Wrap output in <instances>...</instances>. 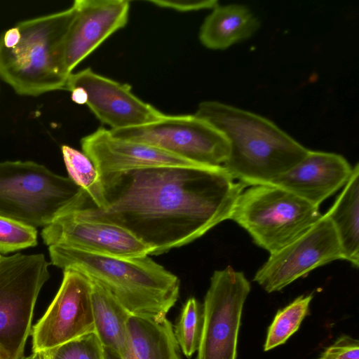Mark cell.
Segmentation results:
<instances>
[{
    "label": "cell",
    "instance_id": "1",
    "mask_svg": "<svg viewBox=\"0 0 359 359\" xmlns=\"http://www.w3.org/2000/svg\"><path fill=\"white\" fill-rule=\"evenodd\" d=\"M104 204L74 212L118 225L160 255L229 219L247 187L223 167L169 165L102 175Z\"/></svg>",
    "mask_w": 359,
    "mask_h": 359
},
{
    "label": "cell",
    "instance_id": "2",
    "mask_svg": "<svg viewBox=\"0 0 359 359\" xmlns=\"http://www.w3.org/2000/svg\"><path fill=\"white\" fill-rule=\"evenodd\" d=\"M194 115L224 135L229 154L223 167L247 187L269 184L309 151L271 121L225 103L202 102Z\"/></svg>",
    "mask_w": 359,
    "mask_h": 359
},
{
    "label": "cell",
    "instance_id": "3",
    "mask_svg": "<svg viewBox=\"0 0 359 359\" xmlns=\"http://www.w3.org/2000/svg\"><path fill=\"white\" fill-rule=\"evenodd\" d=\"M48 250L52 264L87 276L131 316L164 319L178 299V277L149 255L120 257L59 245L49 246Z\"/></svg>",
    "mask_w": 359,
    "mask_h": 359
},
{
    "label": "cell",
    "instance_id": "4",
    "mask_svg": "<svg viewBox=\"0 0 359 359\" xmlns=\"http://www.w3.org/2000/svg\"><path fill=\"white\" fill-rule=\"evenodd\" d=\"M76 6L17 23L0 35V77L19 95L65 89L62 46Z\"/></svg>",
    "mask_w": 359,
    "mask_h": 359
},
{
    "label": "cell",
    "instance_id": "5",
    "mask_svg": "<svg viewBox=\"0 0 359 359\" xmlns=\"http://www.w3.org/2000/svg\"><path fill=\"white\" fill-rule=\"evenodd\" d=\"M88 195L69 177L33 161L0 163V216L33 227L81 208Z\"/></svg>",
    "mask_w": 359,
    "mask_h": 359
},
{
    "label": "cell",
    "instance_id": "6",
    "mask_svg": "<svg viewBox=\"0 0 359 359\" xmlns=\"http://www.w3.org/2000/svg\"><path fill=\"white\" fill-rule=\"evenodd\" d=\"M322 216L319 208L273 184H257L238 196L229 219L272 254L306 232Z\"/></svg>",
    "mask_w": 359,
    "mask_h": 359
},
{
    "label": "cell",
    "instance_id": "7",
    "mask_svg": "<svg viewBox=\"0 0 359 359\" xmlns=\"http://www.w3.org/2000/svg\"><path fill=\"white\" fill-rule=\"evenodd\" d=\"M43 254L0 255V359H22L35 304L50 278Z\"/></svg>",
    "mask_w": 359,
    "mask_h": 359
},
{
    "label": "cell",
    "instance_id": "8",
    "mask_svg": "<svg viewBox=\"0 0 359 359\" xmlns=\"http://www.w3.org/2000/svg\"><path fill=\"white\" fill-rule=\"evenodd\" d=\"M109 131L115 137L149 144L203 166L222 167L229 154L224 135L194 114H165L145 125Z\"/></svg>",
    "mask_w": 359,
    "mask_h": 359
},
{
    "label": "cell",
    "instance_id": "9",
    "mask_svg": "<svg viewBox=\"0 0 359 359\" xmlns=\"http://www.w3.org/2000/svg\"><path fill=\"white\" fill-rule=\"evenodd\" d=\"M251 285L242 271L216 270L204 297L197 359H236L243 306Z\"/></svg>",
    "mask_w": 359,
    "mask_h": 359
},
{
    "label": "cell",
    "instance_id": "10",
    "mask_svg": "<svg viewBox=\"0 0 359 359\" xmlns=\"http://www.w3.org/2000/svg\"><path fill=\"white\" fill-rule=\"evenodd\" d=\"M338 259H344V255L337 233L327 216L322 215L303 235L270 254L253 281L269 293L278 292L313 269Z\"/></svg>",
    "mask_w": 359,
    "mask_h": 359
},
{
    "label": "cell",
    "instance_id": "11",
    "mask_svg": "<svg viewBox=\"0 0 359 359\" xmlns=\"http://www.w3.org/2000/svg\"><path fill=\"white\" fill-rule=\"evenodd\" d=\"M63 272L57 293L32 330V352H46L95 332L91 280L74 270Z\"/></svg>",
    "mask_w": 359,
    "mask_h": 359
},
{
    "label": "cell",
    "instance_id": "12",
    "mask_svg": "<svg viewBox=\"0 0 359 359\" xmlns=\"http://www.w3.org/2000/svg\"><path fill=\"white\" fill-rule=\"evenodd\" d=\"M80 88L86 104L95 116L111 129L119 130L156 121L165 114L138 98L128 83H121L86 68L72 73L65 89Z\"/></svg>",
    "mask_w": 359,
    "mask_h": 359
},
{
    "label": "cell",
    "instance_id": "13",
    "mask_svg": "<svg viewBox=\"0 0 359 359\" xmlns=\"http://www.w3.org/2000/svg\"><path fill=\"white\" fill-rule=\"evenodd\" d=\"M41 237L48 246L59 245L82 251L120 257L149 255L151 250L124 228L81 218L71 211L44 226Z\"/></svg>",
    "mask_w": 359,
    "mask_h": 359
},
{
    "label": "cell",
    "instance_id": "14",
    "mask_svg": "<svg viewBox=\"0 0 359 359\" xmlns=\"http://www.w3.org/2000/svg\"><path fill=\"white\" fill-rule=\"evenodd\" d=\"M76 13L62 46V63L73 69L128 20V0H75Z\"/></svg>",
    "mask_w": 359,
    "mask_h": 359
},
{
    "label": "cell",
    "instance_id": "15",
    "mask_svg": "<svg viewBox=\"0 0 359 359\" xmlns=\"http://www.w3.org/2000/svg\"><path fill=\"white\" fill-rule=\"evenodd\" d=\"M81 145L100 176L159 166H203L149 144L115 137L104 128L83 137Z\"/></svg>",
    "mask_w": 359,
    "mask_h": 359
},
{
    "label": "cell",
    "instance_id": "16",
    "mask_svg": "<svg viewBox=\"0 0 359 359\" xmlns=\"http://www.w3.org/2000/svg\"><path fill=\"white\" fill-rule=\"evenodd\" d=\"M352 172L343 156L309 150L303 159L268 184L280 187L319 208L344 187Z\"/></svg>",
    "mask_w": 359,
    "mask_h": 359
},
{
    "label": "cell",
    "instance_id": "17",
    "mask_svg": "<svg viewBox=\"0 0 359 359\" xmlns=\"http://www.w3.org/2000/svg\"><path fill=\"white\" fill-rule=\"evenodd\" d=\"M259 26L258 18L245 5L218 4L203 21L199 39L207 48L225 50L250 38Z\"/></svg>",
    "mask_w": 359,
    "mask_h": 359
},
{
    "label": "cell",
    "instance_id": "18",
    "mask_svg": "<svg viewBox=\"0 0 359 359\" xmlns=\"http://www.w3.org/2000/svg\"><path fill=\"white\" fill-rule=\"evenodd\" d=\"M91 281L95 334L107 353L117 359H133L128 329L130 313L105 289Z\"/></svg>",
    "mask_w": 359,
    "mask_h": 359
},
{
    "label": "cell",
    "instance_id": "19",
    "mask_svg": "<svg viewBox=\"0 0 359 359\" xmlns=\"http://www.w3.org/2000/svg\"><path fill=\"white\" fill-rule=\"evenodd\" d=\"M330 219L340 243L344 260L359 266V165L337 199L325 213Z\"/></svg>",
    "mask_w": 359,
    "mask_h": 359
},
{
    "label": "cell",
    "instance_id": "20",
    "mask_svg": "<svg viewBox=\"0 0 359 359\" xmlns=\"http://www.w3.org/2000/svg\"><path fill=\"white\" fill-rule=\"evenodd\" d=\"M128 329L133 359H182L173 326L167 318L130 315Z\"/></svg>",
    "mask_w": 359,
    "mask_h": 359
},
{
    "label": "cell",
    "instance_id": "21",
    "mask_svg": "<svg viewBox=\"0 0 359 359\" xmlns=\"http://www.w3.org/2000/svg\"><path fill=\"white\" fill-rule=\"evenodd\" d=\"M69 177L88 195L87 203L97 208L104 207L101 177L91 160L83 153L68 145L61 147Z\"/></svg>",
    "mask_w": 359,
    "mask_h": 359
},
{
    "label": "cell",
    "instance_id": "22",
    "mask_svg": "<svg viewBox=\"0 0 359 359\" xmlns=\"http://www.w3.org/2000/svg\"><path fill=\"white\" fill-rule=\"evenodd\" d=\"M313 294L301 295L280 309L269 327L264 351L282 345L296 332L307 315Z\"/></svg>",
    "mask_w": 359,
    "mask_h": 359
},
{
    "label": "cell",
    "instance_id": "23",
    "mask_svg": "<svg viewBox=\"0 0 359 359\" xmlns=\"http://www.w3.org/2000/svg\"><path fill=\"white\" fill-rule=\"evenodd\" d=\"M203 325V313L194 297L189 298L180 313L174 333L183 354L191 358L199 346Z\"/></svg>",
    "mask_w": 359,
    "mask_h": 359
},
{
    "label": "cell",
    "instance_id": "24",
    "mask_svg": "<svg viewBox=\"0 0 359 359\" xmlns=\"http://www.w3.org/2000/svg\"><path fill=\"white\" fill-rule=\"evenodd\" d=\"M43 353L47 359H108L95 332Z\"/></svg>",
    "mask_w": 359,
    "mask_h": 359
},
{
    "label": "cell",
    "instance_id": "25",
    "mask_svg": "<svg viewBox=\"0 0 359 359\" xmlns=\"http://www.w3.org/2000/svg\"><path fill=\"white\" fill-rule=\"evenodd\" d=\"M35 227L0 216V254H6L35 246Z\"/></svg>",
    "mask_w": 359,
    "mask_h": 359
},
{
    "label": "cell",
    "instance_id": "26",
    "mask_svg": "<svg viewBox=\"0 0 359 359\" xmlns=\"http://www.w3.org/2000/svg\"><path fill=\"white\" fill-rule=\"evenodd\" d=\"M319 359H359V341L342 335L325 350Z\"/></svg>",
    "mask_w": 359,
    "mask_h": 359
},
{
    "label": "cell",
    "instance_id": "27",
    "mask_svg": "<svg viewBox=\"0 0 359 359\" xmlns=\"http://www.w3.org/2000/svg\"><path fill=\"white\" fill-rule=\"evenodd\" d=\"M148 2L158 7L180 12L213 9L218 5L216 0H149Z\"/></svg>",
    "mask_w": 359,
    "mask_h": 359
},
{
    "label": "cell",
    "instance_id": "28",
    "mask_svg": "<svg viewBox=\"0 0 359 359\" xmlns=\"http://www.w3.org/2000/svg\"><path fill=\"white\" fill-rule=\"evenodd\" d=\"M72 100L79 104H86V94L80 88H76L71 90Z\"/></svg>",
    "mask_w": 359,
    "mask_h": 359
},
{
    "label": "cell",
    "instance_id": "29",
    "mask_svg": "<svg viewBox=\"0 0 359 359\" xmlns=\"http://www.w3.org/2000/svg\"><path fill=\"white\" fill-rule=\"evenodd\" d=\"M22 359H46V357L43 352H32L31 355Z\"/></svg>",
    "mask_w": 359,
    "mask_h": 359
},
{
    "label": "cell",
    "instance_id": "30",
    "mask_svg": "<svg viewBox=\"0 0 359 359\" xmlns=\"http://www.w3.org/2000/svg\"><path fill=\"white\" fill-rule=\"evenodd\" d=\"M47 359V358H46Z\"/></svg>",
    "mask_w": 359,
    "mask_h": 359
}]
</instances>
